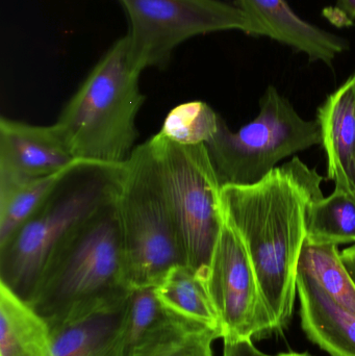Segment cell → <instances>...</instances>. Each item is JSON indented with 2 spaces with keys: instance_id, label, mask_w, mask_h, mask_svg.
I'll return each mask as SVG.
<instances>
[{
  "instance_id": "1",
  "label": "cell",
  "mask_w": 355,
  "mask_h": 356,
  "mask_svg": "<svg viewBox=\"0 0 355 356\" xmlns=\"http://www.w3.org/2000/svg\"><path fill=\"white\" fill-rule=\"evenodd\" d=\"M321 177L298 156L246 186L221 188V204L249 254L273 332L293 316L311 207L323 198Z\"/></svg>"
},
{
  "instance_id": "2",
  "label": "cell",
  "mask_w": 355,
  "mask_h": 356,
  "mask_svg": "<svg viewBox=\"0 0 355 356\" xmlns=\"http://www.w3.org/2000/svg\"><path fill=\"white\" fill-rule=\"evenodd\" d=\"M123 172L124 164L75 162L39 209L0 246V284L28 303L54 251L116 201Z\"/></svg>"
},
{
  "instance_id": "3",
  "label": "cell",
  "mask_w": 355,
  "mask_h": 356,
  "mask_svg": "<svg viewBox=\"0 0 355 356\" xmlns=\"http://www.w3.org/2000/svg\"><path fill=\"white\" fill-rule=\"evenodd\" d=\"M129 292L115 201L54 251L28 305L52 326L119 300Z\"/></svg>"
},
{
  "instance_id": "4",
  "label": "cell",
  "mask_w": 355,
  "mask_h": 356,
  "mask_svg": "<svg viewBox=\"0 0 355 356\" xmlns=\"http://www.w3.org/2000/svg\"><path fill=\"white\" fill-rule=\"evenodd\" d=\"M129 35L115 42L54 123L77 160L123 165L135 147V119L143 106Z\"/></svg>"
},
{
  "instance_id": "5",
  "label": "cell",
  "mask_w": 355,
  "mask_h": 356,
  "mask_svg": "<svg viewBox=\"0 0 355 356\" xmlns=\"http://www.w3.org/2000/svg\"><path fill=\"white\" fill-rule=\"evenodd\" d=\"M116 207L129 290L156 288L173 267L187 265L149 140L124 163Z\"/></svg>"
},
{
  "instance_id": "6",
  "label": "cell",
  "mask_w": 355,
  "mask_h": 356,
  "mask_svg": "<svg viewBox=\"0 0 355 356\" xmlns=\"http://www.w3.org/2000/svg\"><path fill=\"white\" fill-rule=\"evenodd\" d=\"M317 145H321L318 122L302 118L289 99L269 86L254 120L231 131L220 116L218 131L206 147L223 186L256 184L281 161Z\"/></svg>"
},
{
  "instance_id": "7",
  "label": "cell",
  "mask_w": 355,
  "mask_h": 356,
  "mask_svg": "<svg viewBox=\"0 0 355 356\" xmlns=\"http://www.w3.org/2000/svg\"><path fill=\"white\" fill-rule=\"evenodd\" d=\"M181 244L202 282L223 223L221 186L204 144L183 145L158 131L149 140Z\"/></svg>"
},
{
  "instance_id": "8",
  "label": "cell",
  "mask_w": 355,
  "mask_h": 356,
  "mask_svg": "<svg viewBox=\"0 0 355 356\" xmlns=\"http://www.w3.org/2000/svg\"><path fill=\"white\" fill-rule=\"evenodd\" d=\"M131 23L133 60L145 70L164 68L177 46L195 35L240 31L266 37L239 6L220 0H119Z\"/></svg>"
},
{
  "instance_id": "9",
  "label": "cell",
  "mask_w": 355,
  "mask_h": 356,
  "mask_svg": "<svg viewBox=\"0 0 355 356\" xmlns=\"http://www.w3.org/2000/svg\"><path fill=\"white\" fill-rule=\"evenodd\" d=\"M204 284L222 323L223 342L272 334L245 243L224 211Z\"/></svg>"
},
{
  "instance_id": "10",
  "label": "cell",
  "mask_w": 355,
  "mask_h": 356,
  "mask_svg": "<svg viewBox=\"0 0 355 356\" xmlns=\"http://www.w3.org/2000/svg\"><path fill=\"white\" fill-rule=\"evenodd\" d=\"M76 161L56 125L39 127L0 119V179L50 177Z\"/></svg>"
},
{
  "instance_id": "11",
  "label": "cell",
  "mask_w": 355,
  "mask_h": 356,
  "mask_svg": "<svg viewBox=\"0 0 355 356\" xmlns=\"http://www.w3.org/2000/svg\"><path fill=\"white\" fill-rule=\"evenodd\" d=\"M239 8L258 23L266 37L293 48L311 62L331 66L348 49L347 40L300 18L286 0H237Z\"/></svg>"
},
{
  "instance_id": "12",
  "label": "cell",
  "mask_w": 355,
  "mask_h": 356,
  "mask_svg": "<svg viewBox=\"0 0 355 356\" xmlns=\"http://www.w3.org/2000/svg\"><path fill=\"white\" fill-rule=\"evenodd\" d=\"M327 178L355 194V73L317 110Z\"/></svg>"
},
{
  "instance_id": "13",
  "label": "cell",
  "mask_w": 355,
  "mask_h": 356,
  "mask_svg": "<svg viewBox=\"0 0 355 356\" xmlns=\"http://www.w3.org/2000/svg\"><path fill=\"white\" fill-rule=\"evenodd\" d=\"M129 295L49 326L53 355L126 356L123 346V325Z\"/></svg>"
},
{
  "instance_id": "14",
  "label": "cell",
  "mask_w": 355,
  "mask_h": 356,
  "mask_svg": "<svg viewBox=\"0 0 355 356\" xmlns=\"http://www.w3.org/2000/svg\"><path fill=\"white\" fill-rule=\"evenodd\" d=\"M300 320L311 342L331 356H355V313L336 302L314 277L298 269Z\"/></svg>"
},
{
  "instance_id": "15",
  "label": "cell",
  "mask_w": 355,
  "mask_h": 356,
  "mask_svg": "<svg viewBox=\"0 0 355 356\" xmlns=\"http://www.w3.org/2000/svg\"><path fill=\"white\" fill-rule=\"evenodd\" d=\"M204 326L191 323L165 309L154 288L133 289L123 325L126 356H152L171 343Z\"/></svg>"
},
{
  "instance_id": "16",
  "label": "cell",
  "mask_w": 355,
  "mask_h": 356,
  "mask_svg": "<svg viewBox=\"0 0 355 356\" xmlns=\"http://www.w3.org/2000/svg\"><path fill=\"white\" fill-rule=\"evenodd\" d=\"M0 356H54L47 322L0 284Z\"/></svg>"
},
{
  "instance_id": "17",
  "label": "cell",
  "mask_w": 355,
  "mask_h": 356,
  "mask_svg": "<svg viewBox=\"0 0 355 356\" xmlns=\"http://www.w3.org/2000/svg\"><path fill=\"white\" fill-rule=\"evenodd\" d=\"M160 305L181 319L204 326L223 339V328L218 313L210 300L204 282L187 265L170 269L154 288Z\"/></svg>"
},
{
  "instance_id": "18",
  "label": "cell",
  "mask_w": 355,
  "mask_h": 356,
  "mask_svg": "<svg viewBox=\"0 0 355 356\" xmlns=\"http://www.w3.org/2000/svg\"><path fill=\"white\" fill-rule=\"evenodd\" d=\"M306 241L315 245L355 244V194L335 188L311 207Z\"/></svg>"
},
{
  "instance_id": "19",
  "label": "cell",
  "mask_w": 355,
  "mask_h": 356,
  "mask_svg": "<svg viewBox=\"0 0 355 356\" xmlns=\"http://www.w3.org/2000/svg\"><path fill=\"white\" fill-rule=\"evenodd\" d=\"M69 168L37 179H0V246L39 209Z\"/></svg>"
},
{
  "instance_id": "20",
  "label": "cell",
  "mask_w": 355,
  "mask_h": 356,
  "mask_svg": "<svg viewBox=\"0 0 355 356\" xmlns=\"http://www.w3.org/2000/svg\"><path fill=\"white\" fill-rule=\"evenodd\" d=\"M298 269L314 277L336 302L355 313V284L342 261L339 246L306 241Z\"/></svg>"
},
{
  "instance_id": "21",
  "label": "cell",
  "mask_w": 355,
  "mask_h": 356,
  "mask_svg": "<svg viewBox=\"0 0 355 356\" xmlns=\"http://www.w3.org/2000/svg\"><path fill=\"white\" fill-rule=\"evenodd\" d=\"M220 115L206 102H185L167 115L160 133L183 145H206L218 131Z\"/></svg>"
},
{
  "instance_id": "22",
  "label": "cell",
  "mask_w": 355,
  "mask_h": 356,
  "mask_svg": "<svg viewBox=\"0 0 355 356\" xmlns=\"http://www.w3.org/2000/svg\"><path fill=\"white\" fill-rule=\"evenodd\" d=\"M218 334L206 327H197L152 356H214L213 343Z\"/></svg>"
},
{
  "instance_id": "23",
  "label": "cell",
  "mask_w": 355,
  "mask_h": 356,
  "mask_svg": "<svg viewBox=\"0 0 355 356\" xmlns=\"http://www.w3.org/2000/svg\"><path fill=\"white\" fill-rule=\"evenodd\" d=\"M323 16L339 29L352 26L355 22V0H338L335 6L323 10Z\"/></svg>"
},
{
  "instance_id": "24",
  "label": "cell",
  "mask_w": 355,
  "mask_h": 356,
  "mask_svg": "<svg viewBox=\"0 0 355 356\" xmlns=\"http://www.w3.org/2000/svg\"><path fill=\"white\" fill-rule=\"evenodd\" d=\"M262 353L254 341H236V342H224L222 356H266Z\"/></svg>"
},
{
  "instance_id": "25",
  "label": "cell",
  "mask_w": 355,
  "mask_h": 356,
  "mask_svg": "<svg viewBox=\"0 0 355 356\" xmlns=\"http://www.w3.org/2000/svg\"><path fill=\"white\" fill-rule=\"evenodd\" d=\"M342 261L355 284V244L341 252Z\"/></svg>"
},
{
  "instance_id": "26",
  "label": "cell",
  "mask_w": 355,
  "mask_h": 356,
  "mask_svg": "<svg viewBox=\"0 0 355 356\" xmlns=\"http://www.w3.org/2000/svg\"><path fill=\"white\" fill-rule=\"evenodd\" d=\"M266 356H312L311 355H308V353H279V355H268Z\"/></svg>"
}]
</instances>
